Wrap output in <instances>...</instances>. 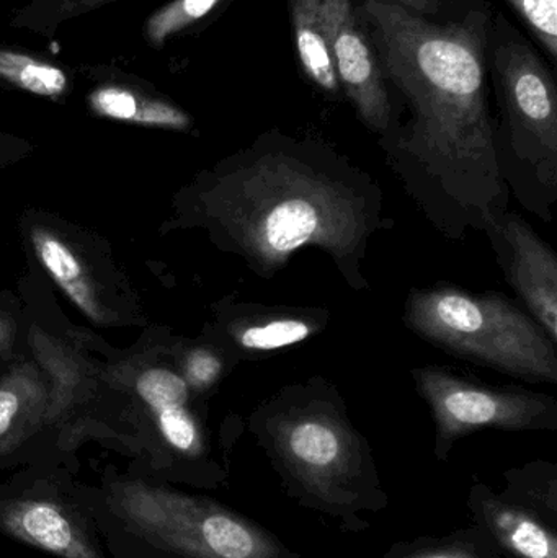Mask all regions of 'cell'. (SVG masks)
Returning <instances> with one entry per match:
<instances>
[{
    "label": "cell",
    "mask_w": 557,
    "mask_h": 558,
    "mask_svg": "<svg viewBox=\"0 0 557 558\" xmlns=\"http://www.w3.org/2000/svg\"><path fill=\"white\" fill-rule=\"evenodd\" d=\"M530 33L553 59L557 58V0H507Z\"/></svg>",
    "instance_id": "cell-23"
},
{
    "label": "cell",
    "mask_w": 557,
    "mask_h": 558,
    "mask_svg": "<svg viewBox=\"0 0 557 558\" xmlns=\"http://www.w3.org/2000/svg\"><path fill=\"white\" fill-rule=\"evenodd\" d=\"M468 510L507 558H557V526L538 511L504 497L484 482H474Z\"/></svg>",
    "instance_id": "cell-13"
},
{
    "label": "cell",
    "mask_w": 557,
    "mask_h": 558,
    "mask_svg": "<svg viewBox=\"0 0 557 558\" xmlns=\"http://www.w3.org/2000/svg\"><path fill=\"white\" fill-rule=\"evenodd\" d=\"M484 234L507 282L557 343V255L552 245L510 211Z\"/></svg>",
    "instance_id": "cell-9"
},
{
    "label": "cell",
    "mask_w": 557,
    "mask_h": 558,
    "mask_svg": "<svg viewBox=\"0 0 557 558\" xmlns=\"http://www.w3.org/2000/svg\"><path fill=\"white\" fill-rule=\"evenodd\" d=\"M110 507L133 533L175 558H303L251 518L164 485L118 482Z\"/></svg>",
    "instance_id": "cell-6"
},
{
    "label": "cell",
    "mask_w": 557,
    "mask_h": 558,
    "mask_svg": "<svg viewBox=\"0 0 557 558\" xmlns=\"http://www.w3.org/2000/svg\"><path fill=\"white\" fill-rule=\"evenodd\" d=\"M114 2V0H69L68 5L62 9L65 13H82L88 10L97 9V7L105 5V3Z\"/></svg>",
    "instance_id": "cell-25"
},
{
    "label": "cell",
    "mask_w": 557,
    "mask_h": 558,
    "mask_svg": "<svg viewBox=\"0 0 557 558\" xmlns=\"http://www.w3.org/2000/svg\"><path fill=\"white\" fill-rule=\"evenodd\" d=\"M382 558H507L481 527L392 544Z\"/></svg>",
    "instance_id": "cell-17"
},
{
    "label": "cell",
    "mask_w": 557,
    "mask_h": 558,
    "mask_svg": "<svg viewBox=\"0 0 557 558\" xmlns=\"http://www.w3.org/2000/svg\"><path fill=\"white\" fill-rule=\"evenodd\" d=\"M41 397L19 377L0 384V459L32 435L41 415Z\"/></svg>",
    "instance_id": "cell-18"
},
{
    "label": "cell",
    "mask_w": 557,
    "mask_h": 558,
    "mask_svg": "<svg viewBox=\"0 0 557 558\" xmlns=\"http://www.w3.org/2000/svg\"><path fill=\"white\" fill-rule=\"evenodd\" d=\"M391 2L424 16L428 13H437L440 9V0H391Z\"/></svg>",
    "instance_id": "cell-24"
},
{
    "label": "cell",
    "mask_w": 557,
    "mask_h": 558,
    "mask_svg": "<svg viewBox=\"0 0 557 558\" xmlns=\"http://www.w3.org/2000/svg\"><path fill=\"white\" fill-rule=\"evenodd\" d=\"M340 87L362 123L383 136L392 120L391 97L375 46L360 26L352 0H317Z\"/></svg>",
    "instance_id": "cell-8"
},
{
    "label": "cell",
    "mask_w": 557,
    "mask_h": 558,
    "mask_svg": "<svg viewBox=\"0 0 557 558\" xmlns=\"http://www.w3.org/2000/svg\"><path fill=\"white\" fill-rule=\"evenodd\" d=\"M291 25L298 59L306 77L327 94H340L336 64L324 29L317 0H290Z\"/></svg>",
    "instance_id": "cell-14"
},
{
    "label": "cell",
    "mask_w": 557,
    "mask_h": 558,
    "mask_svg": "<svg viewBox=\"0 0 557 558\" xmlns=\"http://www.w3.org/2000/svg\"><path fill=\"white\" fill-rule=\"evenodd\" d=\"M412 379L435 423V458L448 461L460 439L483 429L557 432V400L516 387H491L440 366L414 367Z\"/></svg>",
    "instance_id": "cell-7"
},
{
    "label": "cell",
    "mask_w": 557,
    "mask_h": 558,
    "mask_svg": "<svg viewBox=\"0 0 557 558\" xmlns=\"http://www.w3.org/2000/svg\"><path fill=\"white\" fill-rule=\"evenodd\" d=\"M363 10L383 74L411 113L379 136L386 163L445 239L486 232L510 199L487 108L489 13L435 23L391 0H365Z\"/></svg>",
    "instance_id": "cell-1"
},
{
    "label": "cell",
    "mask_w": 557,
    "mask_h": 558,
    "mask_svg": "<svg viewBox=\"0 0 557 558\" xmlns=\"http://www.w3.org/2000/svg\"><path fill=\"white\" fill-rule=\"evenodd\" d=\"M0 531L5 536L61 558H104L81 511L55 497L0 498Z\"/></svg>",
    "instance_id": "cell-12"
},
{
    "label": "cell",
    "mask_w": 557,
    "mask_h": 558,
    "mask_svg": "<svg viewBox=\"0 0 557 558\" xmlns=\"http://www.w3.org/2000/svg\"><path fill=\"white\" fill-rule=\"evenodd\" d=\"M502 128H496L500 175L526 211L552 225L557 205V88L536 52L519 39L496 48Z\"/></svg>",
    "instance_id": "cell-5"
},
{
    "label": "cell",
    "mask_w": 557,
    "mask_h": 558,
    "mask_svg": "<svg viewBox=\"0 0 557 558\" xmlns=\"http://www.w3.org/2000/svg\"><path fill=\"white\" fill-rule=\"evenodd\" d=\"M88 101L95 113L110 120L179 131L189 130L192 124L189 114L180 108L167 101L137 94L130 88L107 85L92 92Z\"/></svg>",
    "instance_id": "cell-16"
},
{
    "label": "cell",
    "mask_w": 557,
    "mask_h": 558,
    "mask_svg": "<svg viewBox=\"0 0 557 558\" xmlns=\"http://www.w3.org/2000/svg\"><path fill=\"white\" fill-rule=\"evenodd\" d=\"M330 312L324 307L229 304L222 307L221 353L232 360H261L323 333Z\"/></svg>",
    "instance_id": "cell-11"
},
{
    "label": "cell",
    "mask_w": 557,
    "mask_h": 558,
    "mask_svg": "<svg viewBox=\"0 0 557 558\" xmlns=\"http://www.w3.org/2000/svg\"><path fill=\"white\" fill-rule=\"evenodd\" d=\"M506 487L500 494L538 511L557 526V465L535 461L504 474Z\"/></svg>",
    "instance_id": "cell-19"
},
{
    "label": "cell",
    "mask_w": 557,
    "mask_h": 558,
    "mask_svg": "<svg viewBox=\"0 0 557 558\" xmlns=\"http://www.w3.org/2000/svg\"><path fill=\"white\" fill-rule=\"evenodd\" d=\"M249 429L288 497L343 533H365V514L388 508L372 448L330 380L281 387L255 407Z\"/></svg>",
    "instance_id": "cell-3"
},
{
    "label": "cell",
    "mask_w": 557,
    "mask_h": 558,
    "mask_svg": "<svg viewBox=\"0 0 557 558\" xmlns=\"http://www.w3.org/2000/svg\"><path fill=\"white\" fill-rule=\"evenodd\" d=\"M193 203L216 244L255 277L274 279L314 247L356 292L370 289V241L395 225L375 177L332 147L277 133L206 173Z\"/></svg>",
    "instance_id": "cell-2"
},
{
    "label": "cell",
    "mask_w": 557,
    "mask_h": 558,
    "mask_svg": "<svg viewBox=\"0 0 557 558\" xmlns=\"http://www.w3.org/2000/svg\"><path fill=\"white\" fill-rule=\"evenodd\" d=\"M405 327L461 360L526 383L557 384L556 341L512 299L455 286L411 289Z\"/></svg>",
    "instance_id": "cell-4"
},
{
    "label": "cell",
    "mask_w": 557,
    "mask_h": 558,
    "mask_svg": "<svg viewBox=\"0 0 557 558\" xmlns=\"http://www.w3.org/2000/svg\"><path fill=\"white\" fill-rule=\"evenodd\" d=\"M221 2L222 0H173L147 20V39L159 48L170 36L199 22Z\"/></svg>",
    "instance_id": "cell-21"
},
{
    "label": "cell",
    "mask_w": 557,
    "mask_h": 558,
    "mask_svg": "<svg viewBox=\"0 0 557 558\" xmlns=\"http://www.w3.org/2000/svg\"><path fill=\"white\" fill-rule=\"evenodd\" d=\"M225 354L213 347H195L183 356V374L186 386L195 392H206L221 380L228 369Z\"/></svg>",
    "instance_id": "cell-22"
},
{
    "label": "cell",
    "mask_w": 557,
    "mask_h": 558,
    "mask_svg": "<svg viewBox=\"0 0 557 558\" xmlns=\"http://www.w3.org/2000/svg\"><path fill=\"white\" fill-rule=\"evenodd\" d=\"M136 392L153 412L166 445L189 464L193 482L199 487L218 488L226 481V471L211 459L205 429L190 407V387L182 374L167 367L144 371L137 377Z\"/></svg>",
    "instance_id": "cell-10"
},
{
    "label": "cell",
    "mask_w": 557,
    "mask_h": 558,
    "mask_svg": "<svg viewBox=\"0 0 557 558\" xmlns=\"http://www.w3.org/2000/svg\"><path fill=\"white\" fill-rule=\"evenodd\" d=\"M0 77L41 97L56 98L68 88V75L61 69L9 49H0Z\"/></svg>",
    "instance_id": "cell-20"
},
{
    "label": "cell",
    "mask_w": 557,
    "mask_h": 558,
    "mask_svg": "<svg viewBox=\"0 0 557 558\" xmlns=\"http://www.w3.org/2000/svg\"><path fill=\"white\" fill-rule=\"evenodd\" d=\"M32 242L36 257L55 279L56 284L88 318L104 322L105 311L98 299L97 289L77 254L64 241L49 232H33Z\"/></svg>",
    "instance_id": "cell-15"
},
{
    "label": "cell",
    "mask_w": 557,
    "mask_h": 558,
    "mask_svg": "<svg viewBox=\"0 0 557 558\" xmlns=\"http://www.w3.org/2000/svg\"><path fill=\"white\" fill-rule=\"evenodd\" d=\"M7 338H9V327H7L5 320L0 317V350L7 343Z\"/></svg>",
    "instance_id": "cell-26"
}]
</instances>
